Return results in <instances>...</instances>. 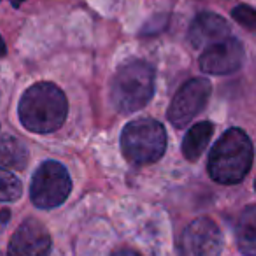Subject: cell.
I'll return each mask as SVG.
<instances>
[{
  "label": "cell",
  "instance_id": "3957f363",
  "mask_svg": "<svg viewBox=\"0 0 256 256\" xmlns=\"http://www.w3.org/2000/svg\"><path fill=\"white\" fill-rule=\"evenodd\" d=\"M154 93V68L148 62L134 60L118 70L112 81V104L120 112L132 114L150 104Z\"/></svg>",
  "mask_w": 256,
  "mask_h": 256
},
{
  "label": "cell",
  "instance_id": "8992f818",
  "mask_svg": "<svg viewBox=\"0 0 256 256\" xmlns=\"http://www.w3.org/2000/svg\"><path fill=\"white\" fill-rule=\"evenodd\" d=\"M212 93V86L207 79H192L181 86L168 107V121L174 126L184 128L192 120L204 110Z\"/></svg>",
  "mask_w": 256,
  "mask_h": 256
},
{
  "label": "cell",
  "instance_id": "5bb4252c",
  "mask_svg": "<svg viewBox=\"0 0 256 256\" xmlns=\"http://www.w3.org/2000/svg\"><path fill=\"white\" fill-rule=\"evenodd\" d=\"M22 181L12 172L0 168V202H16L22 196Z\"/></svg>",
  "mask_w": 256,
  "mask_h": 256
},
{
  "label": "cell",
  "instance_id": "52a82bcc",
  "mask_svg": "<svg viewBox=\"0 0 256 256\" xmlns=\"http://www.w3.org/2000/svg\"><path fill=\"white\" fill-rule=\"evenodd\" d=\"M223 251V234L209 218H198L186 226L179 238L181 256H220Z\"/></svg>",
  "mask_w": 256,
  "mask_h": 256
},
{
  "label": "cell",
  "instance_id": "9c48e42d",
  "mask_svg": "<svg viewBox=\"0 0 256 256\" xmlns=\"http://www.w3.org/2000/svg\"><path fill=\"white\" fill-rule=\"evenodd\" d=\"M51 235L37 220H26L12 234L9 256H50Z\"/></svg>",
  "mask_w": 256,
  "mask_h": 256
},
{
  "label": "cell",
  "instance_id": "5b68a950",
  "mask_svg": "<svg viewBox=\"0 0 256 256\" xmlns=\"http://www.w3.org/2000/svg\"><path fill=\"white\" fill-rule=\"evenodd\" d=\"M72 181L67 168L58 162H44L34 174L30 198L39 209H54L68 198Z\"/></svg>",
  "mask_w": 256,
  "mask_h": 256
},
{
  "label": "cell",
  "instance_id": "4fadbf2b",
  "mask_svg": "<svg viewBox=\"0 0 256 256\" xmlns=\"http://www.w3.org/2000/svg\"><path fill=\"white\" fill-rule=\"evenodd\" d=\"M237 244L242 254L254 256L256 254V207L249 206L240 214V220L235 228Z\"/></svg>",
  "mask_w": 256,
  "mask_h": 256
},
{
  "label": "cell",
  "instance_id": "277c9868",
  "mask_svg": "<svg viewBox=\"0 0 256 256\" xmlns=\"http://www.w3.org/2000/svg\"><path fill=\"white\" fill-rule=\"evenodd\" d=\"M167 150V132L164 124L151 118L128 123L121 134V151L128 162L150 165L158 162Z\"/></svg>",
  "mask_w": 256,
  "mask_h": 256
},
{
  "label": "cell",
  "instance_id": "2e32d148",
  "mask_svg": "<svg viewBox=\"0 0 256 256\" xmlns=\"http://www.w3.org/2000/svg\"><path fill=\"white\" fill-rule=\"evenodd\" d=\"M112 256H140V254H137V252H134V251H128V249H123V251L114 252Z\"/></svg>",
  "mask_w": 256,
  "mask_h": 256
},
{
  "label": "cell",
  "instance_id": "ffe728a7",
  "mask_svg": "<svg viewBox=\"0 0 256 256\" xmlns=\"http://www.w3.org/2000/svg\"><path fill=\"white\" fill-rule=\"evenodd\" d=\"M0 256H8V254H4V252H0Z\"/></svg>",
  "mask_w": 256,
  "mask_h": 256
},
{
  "label": "cell",
  "instance_id": "e0dca14e",
  "mask_svg": "<svg viewBox=\"0 0 256 256\" xmlns=\"http://www.w3.org/2000/svg\"><path fill=\"white\" fill-rule=\"evenodd\" d=\"M6 53H8V48H6L4 39H2V37H0V58H2V56H6Z\"/></svg>",
  "mask_w": 256,
  "mask_h": 256
},
{
  "label": "cell",
  "instance_id": "7a4b0ae2",
  "mask_svg": "<svg viewBox=\"0 0 256 256\" xmlns=\"http://www.w3.org/2000/svg\"><path fill=\"white\" fill-rule=\"evenodd\" d=\"M252 165V142L240 128H230L209 154V176L220 184L244 181Z\"/></svg>",
  "mask_w": 256,
  "mask_h": 256
},
{
  "label": "cell",
  "instance_id": "7c38bea8",
  "mask_svg": "<svg viewBox=\"0 0 256 256\" xmlns=\"http://www.w3.org/2000/svg\"><path fill=\"white\" fill-rule=\"evenodd\" d=\"M30 160L28 148L16 137L0 136V165L4 168H14V170H23L26 168Z\"/></svg>",
  "mask_w": 256,
  "mask_h": 256
},
{
  "label": "cell",
  "instance_id": "9a60e30c",
  "mask_svg": "<svg viewBox=\"0 0 256 256\" xmlns=\"http://www.w3.org/2000/svg\"><path fill=\"white\" fill-rule=\"evenodd\" d=\"M232 16H234L235 22L240 23V25L246 26L248 30H254L256 14H254V9L252 8H249V6H238V8L234 9Z\"/></svg>",
  "mask_w": 256,
  "mask_h": 256
},
{
  "label": "cell",
  "instance_id": "6da1fadb",
  "mask_svg": "<svg viewBox=\"0 0 256 256\" xmlns=\"http://www.w3.org/2000/svg\"><path fill=\"white\" fill-rule=\"evenodd\" d=\"M18 114L22 124L28 132H56L67 120V96L53 82H37L23 93Z\"/></svg>",
  "mask_w": 256,
  "mask_h": 256
},
{
  "label": "cell",
  "instance_id": "d6986e66",
  "mask_svg": "<svg viewBox=\"0 0 256 256\" xmlns=\"http://www.w3.org/2000/svg\"><path fill=\"white\" fill-rule=\"evenodd\" d=\"M23 2H25V0H12V8H20Z\"/></svg>",
  "mask_w": 256,
  "mask_h": 256
},
{
  "label": "cell",
  "instance_id": "ba28073f",
  "mask_svg": "<svg viewBox=\"0 0 256 256\" xmlns=\"http://www.w3.org/2000/svg\"><path fill=\"white\" fill-rule=\"evenodd\" d=\"M244 62V46L234 37L221 40V42L204 50L198 64L200 68L212 76L234 74L240 68Z\"/></svg>",
  "mask_w": 256,
  "mask_h": 256
},
{
  "label": "cell",
  "instance_id": "8fae6325",
  "mask_svg": "<svg viewBox=\"0 0 256 256\" xmlns=\"http://www.w3.org/2000/svg\"><path fill=\"white\" fill-rule=\"evenodd\" d=\"M212 136H214V124L210 121H200V123L193 124L188 130V134H186L184 140H182V154H184L186 160L190 162L198 160L206 153Z\"/></svg>",
  "mask_w": 256,
  "mask_h": 256
},
{
  "label": "cell",
  "instance_id": "ac0fdd59",
  "mask_svg": "<svg viewBox=\"0 0 256 256\" xmlns=\"http://www.w3.org/2000/svg\"><path fill=\"white\" fill-rule=\"evenodd\" d=\"M9 216H11V212H9V210H2V212H0V223H6V221H9Z\"/></svg>",
  "mask_w": 256,
  "mask_h": 256
},
{
  "label": "cell",
  "instance_id": "30bf717a",
  "mask_svg": "<svg viewBox=\"0 0 256 256\" xmlns=\"http://www.w3.org/2000/svg\"><path fill=\"white\" fill-rule=\"evenodd\" d=\"M190 42L196 50H206L230 37V26L214 12H202L195 18L190 28Z\"/></svg>",
  "mask_w": 256,
  "mask_h": 256
}]
</instances>
